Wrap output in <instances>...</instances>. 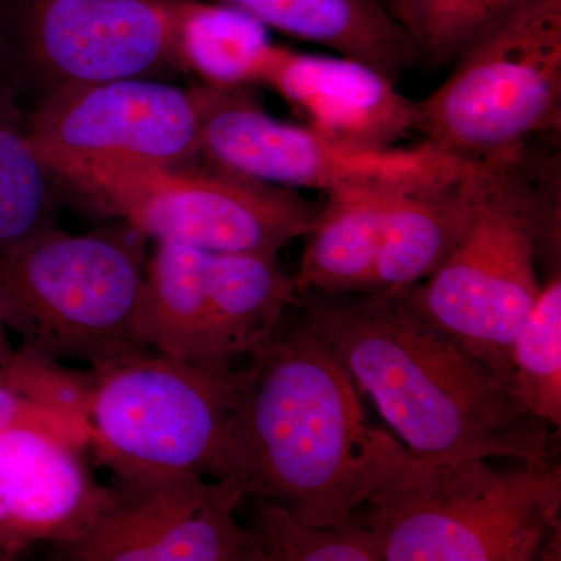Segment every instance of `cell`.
Masks as SVG:
<instances>
[{
  "label": "cell",
  "instance_id": "6da1fadb",
  "mask_svg": "<svg viewBox=\"0 0 561 561\" xmlns=\"http://www.w3.org/2000/svg\"><path fill=\"white\" fill-rule=\"evenodd\" d=\"M232 368L227 459L247 497L345 526L416 457L368 423L356 382L301 316Z\"/></svg>",
  "mask_w": 561,
  "mask_h": 561
},
{
  "label": "cell",
  "instance_id": "7a4b0ae2",
  "mask_svg": "<svg viewBox=\"0 0 561 561\" xmlns=\"http://www.w3.org/2000/svg\"><path fill=\"white\" fill-rule=\"evenodd\" d=\"M295 308L413 456L556 461L551 426L404 290L306 294Z\"/></svg>",
  "mask_w": 561,
  "mask_h": 561
},
{
  "label": "cell",
  "instance_id": "3957f363",
  "mask_svg": "<svg viewBox=\"0 0 561 561\" xmlns=\"http://www.w3.org/2000/svg\"><path fill=\"white\" fill-rule=\"evenodd\" d=\"M379 561L560 560L561 468L416 457L356 516Z\"/></svg>",
  "mask_w": 561,
  "mask_h": 561
},
{
  "label": "cell",
  "instance_id": "277c9868",
  "mask_svg": "<svg viewBox=\"0 0 561 561\" xmlns=\"http://www.w3.org/2000/svg\"><path fill=\"white\" fill-rule=\"evenodd\" d=\"M147 242L124 220L87 234L39 232L0 256V320L22 345L90 367L146 351L133 323Z\"/></svg>",
  "mask_w": 561,
  "mask_h": 561
},
{
  "label": "cell",
  "instance_id": "5b68a950",
  "mask_svg": "<svg viewBox=\"0 0 561 561\" xmlns=\"http://www.w3.org/2000/svg\"><path fill=\"white\" fill-rule=\"evenodd\" d=\"M523 160L502 162L440 267L401 289L413 308L511 383L513 342L541 289L537 257L542 249L560 251V214L522 180Z\"/></svg>",
  "mask_w": 561,
  "mask_h": 561
},
{
  "label": "cell",
  "instance_id": "8992f818",
  "mask_svg": "<svg viewBox=\"0 0 561 561\" xmlns=\"http://www.w3.org/2000/svg\"><path fill=\"white\" fill-rule=\"evenodd\" d=\"M197 0H0V77L31 111L57 92L186 73L181 28Z\"/></svg>",
  "mask_w": 561,
  "mask_h": 561
},
{
  "label": "cell",
  "instance_id": "52a82bcc",
  "mask_svg": "<svg viewBox=\"0 0 561 561\" xmlns=\"http://www.w3.org/2000/svg\"><path fill=\"white\" fill-rule=\"evenodd\" d=\"M451 76L416 102V131L467 161L527 150L561 121V0H530L457 58Z\"/></svg>",
  "mask_w": 561,
  "mask_h": 561
},
{
  "label": "cell",
  "instance_id": "ba28073f",
  "mask_svg": "<svg viewBox=\"0 0 561 561\" xmlns=\"http://www.w3.org/2000/svg\"><path fill=\"white\" fill-rule=\"evenodd\" d=\"M91 368L90 445L116 479L160 472L230 478L232 370H205L154 351Z\"/></svg>",
  "mask_w": 561,
  "mask_h": 561
},
{
  "label": "cell",
  "instance_id": "9c48e42d",
  "mask_svg": "<svg viewBox=\"0 0 561 561\" xmlns=\"http://www.w3.org/2000/svg\"><path fill=\"white\" fill-rule=\"evenodd\" d=\"M92 210L146 238L209 253H279L305 238L317 206L298 192L201 160L186 168H122L73 190Z\"/></svg>",
  "mask_w": 561,
  "mask_h": 561
},
{
  "label": "cell",
  "instance_id": "30bf717a",
  "mask_svg": "<svg viewBox=\"0 0 561 561\" xmlns=\"http://www.w3.org/2000/svg\"><path fill=\"white\" fill-rule=\"evenodd\" d=\"M191 91L201 114L203 160L273 186L327 194L354 187L409 190L449 179L472 162L426 140L411 149L351 146L308 125L275 119L247 87L198 83Z\"/></svg>",
  "mask_w": 561,
  "mask_h": 561
},
{
  "label": "cell",
  "instance_id": "8fae6325",
  "mask_svg": "<svg viewBox=\"0 0 561 561\" xmlns=\"http://www.w3.org/2000/svg\"><path fill=\"white\" fill-rule=\"evenodd\" d=\"M27 130L61 190L116 169L202 160L194 94L164 80L99 81L57 92L28 111Z\"/></svg>",
  "mask_w": 561,
  "mask_h": 561
},
{
  "label": "cell",
  "instance_id": "7c38bea8",
  "mask_svg": "<svg viewBox=\"0 0 561 561\" xmlns=\"http://www.w3.org/2000/svg\"><path fill=\"white\" fill-rule=\"evenodd\" d=\"M245 497L234 478L117 479L90 529L62 549L76 561H262L256 537L236 522Z\"/></svg>",
  "mask_w": 561,
  "mask_h": 561
},
{
  "label": "cell",
  "instance_id": "4fadbf2b",
  "mask_svg": "<svg viewBox=\"0 0 561 561\" xmlns=\"http://www.w3.org/2000/svg\"><path fill=\"white\" fill-rule=\"evenodd\" d=\"M260 84L289 103L305 125L351 146L391 149L419 125L416 102L382 70L356 58L273 44Z\"/></svg>",
  "mask_w": 561,
  "mask_h": 561
},
{
  "label": "cell",
  "instance_id": "5bb4252c",
  "mask_svg": "<svg viewBox=\"0 0 561 561\" xmlns=\"http://www.w3.org/2000/svg\"><path fill=\"white\" fill-rule=\"evenodd\" d=\"M83 449L49 431L21 426L0 435V531L11 549L79 540L108 500Z\"/></svg>",
  "mask_w": 561,
  "mask_h": 561
},
{
  "label": "cell",
  "instance_id": "9a60e30c",
  "mask_svg": "<svg viewBox=\"0 0 561 561\" xmlns=\"http://www.w3.org/2000/svg\"><path fill=\"white\" fill-rule=\"evenodd\" d=\"M507 160L472 161L449 179L400 192L383 221L370 291L408 289L430 278L459 243Z\"/></svg>",
  "mask_w": 561,
  "mask_h": 561
},
{
  "label": "cell",
  "instance_id": "2e32d148",
  "mask_svg": "<svg viewBox=\"0 0 561 561\" xmlns=\"http://www.w3.org/2000/svg\"><path fill=\"white\" fill-rule=\"evenodd\" d=\"M209 251L158 241L147 260L136 309L140 348L210 371H231L221 356L208 287Z\"/></svg>",
  "mask_w": 561,
  "mask_h": 561
},
{
  "label": "cell",
  "instance_id": "e0dca14e",
  "mask_svg": "<svg viewBox=\"0 0 561 561\" xmlns=\"http://www.w3.org/2000/svg\"><path fill=\"white\" fill-rule=\"evenodd\" d=\"M402 191L376 186L328 194L305 234L300 267L294 275L298 297L371 290L383 221Z\"/></svg>",
  "mask_w": 561,
  "mask_h": 561
},
{
  "label": "cell",
  "instance_id": "ac0fdd59",
  "mask_svg": "<svg viewBox=\"0 0 561 561\" xmlns=\"http://www.w3.org/2000/svg\"><path fill=\"white\" fill-rule=\"evenodd\" d=\"M267 28L356 58L394 79L416 58L411 36L382 0H224Z\"/></svg>",
  "mask_w": 561,
  "mask_h": 561
},
{
  "label": "cell",
  "instance_id": "d6986e66",
  "mask_svg": "<svg viewBox=\"0 0 561 561\" xmlns=\"http://www.w3.org/2000/svg\"><path fill=\"white\" fill-rule=\"evenodd\" d=\"M208 287L214 332L231 368L271 341L298 301L278 253H209Z\"/></svg>",
  "mask_w": 561,
  "mask_h": 561
},
{
  "label": "cell",
  "instance_id": "ffe728a7",
  "mask_svg": "<svg viewBox=\"0 0 561 561\" xmlns=\"http://www.w3.org/2000/svg\"><path fill=\"white\" fill-rule=\"evenodd\" d=\"M27 117L16 98L0 95V256L58 225L61 186L33 147Z\"/></svg>",
  "mask_w": 561,
  "mask_h": 561
},
{
  "label": "cell",
  "instance_id": "44dd1931",
  "mask_svg": "<svg viewBox=\"0 0 561 561\" xmlns=\"http://www.w3.org/2000/svg\"><path fill=\"white\" fill-rule=\"evenodd\" d=\"M272 46L261 21L227 3L197 0L181 28L180 54L186 73L214 87L260 84Z\"/></svg>",
  "mask_w": 561,
  "mask_h": 561
},
{
  "label": "cell",
  "instance_id": "7402d4cb",
  "mask_svg": "<svg viewBox=\"0 0 561 561\" xmlns=\"http://www.w3.org/2000/svg\"><path fill=\"white\" fill-rule=\"evenodd\" d=\"M512 386L524 408L561 426V276L552 272L513 342Z\"/></svg>",
  "mask_w": 561,
  "mask_h": 561
},
{
  "label": "cell",
  "instance_id": "603a6c76",
  "mask_svg": "<svg viewBox=\"0 0 561 561\" xmlns=\"http://www.w3.org/2000/svg\"><path fill=\"white\" fill-rule=\"evenodd\" d=\"M530 0H391L416 54L451 62Z\"/></svg>",
  "mask_w": 561,
  "mask_h": 561
},
{
  "label": "cell",
  "instance_id": "cb8c5ba5",
  "mask_svg": "<svg viewBox=\"0 0 561 561\" xmlns=\"http://www.w3.org/2000/svg\"><path fill=\"white\" fill-rule=\"evenodd\" d=\"M250 530L262 561H379L370 530L357 519L345 526H312L278 504L257 501Z\"/></svg>",
  "mask_w": 561,
  "mask_h": 561
},
{
  "label": "cell",
  "instance_id": "d4e9b609",
  "mask_svg": "<svg viewBox=\"0 0 561 561\" xmlns=\"http://www.w3.org/2000/svg\"><path fill=\"white\" fill-rule=\"evenodd\" d=\"M0 383L46 408L88 424L94 370H72L60 359L21 345L0 368Z\"/></svg>",
  "mask_w": 561,
  "mask_h": 561
},
{
  "label": "cell",
  "instance_id": "484cf974",
  "mask_svg": "<svg viewBox=\"0 0 561 561\" xmlns=\"http://www.w3.org/2000/svg\"><path fill=\"white\" fill-rule=\"evenodd\" d=\"M21 426L49 431L81 448L90 445V430L84 421L38 404L20 391L0 383V435Z\"/></svg>",
  "mask_w": 561,
  "mask_h": 561
},
{
  "label": "cell",
  "instance_id": "4316f807",
  "mask_svg": "<svg viewBox=\"0 0 561 561\" xmlns=\"http://www.w3.org/2000/svg\"><path fill=\"white\" fill-rule=\"evenodd\" d=\"M13 346H11L9 339V330L5 324L0 320V368L10 360L11 354H13Z\"/></svg>",
  "mask_w": 561,
  "mask_h": 561
},
{
  "label": "cell",
  "instance_id": "83f0119b",
  "mask_svg": "<svg viewBox=\"0 0 561 561\" xmlns=\"http://www.w3.org/2000/svg\"><path fill=\"white\" fill-rule=\"evenodd\" d=\"M0 552H13L10 542L7 541L5 535L0 531Z\"/></svg>",
  "mask_w": 561,
  "mask_h": 561
}]
</instances>
